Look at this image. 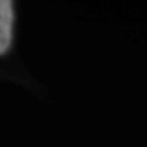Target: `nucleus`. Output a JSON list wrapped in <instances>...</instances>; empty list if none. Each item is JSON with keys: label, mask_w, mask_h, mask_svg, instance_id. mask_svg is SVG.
Listing matches in <instances>:
<instances>
[{"label": "nucleus", "mask_w": 147, "mask_h": 147, "mask_svg": "<svg viewBox=\"0 0 147 147\" xmlns=\"http://www.w3.org/2000/svg\"><path fill=\"white\" fill-rule=\"evenodd\" d=\"M13 26V3L8 0H0V56L7 53L11 42Z\"/></svg>", "instance_id": "obj_1"}]
</instances>
